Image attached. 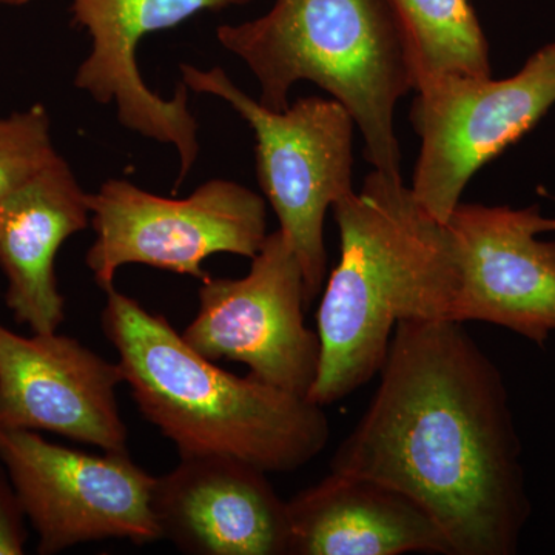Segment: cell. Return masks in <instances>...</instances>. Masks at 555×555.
<instances>
[{
  "mask_svg": "<svg viewBox=\"0 0 555 555\" xmlns=\"http://www.w3.org/2000/svg\"><path fill=\"white\" fill-rule=\"evenodd\" d=\"M332 473L418 503L454 555H513L532 514L502 372L452 320L401 321Z\"/></svg>",
  "mask_w": 555,
  "mask_h": 555,
  "instance_id": "obj_1",
  "label": "cell"
},
{
  "mask_svg": "<svg viewBox=\"0 0 555 555\" xmlns=\"http://www.w3.org/2000/svg\"><path fill=\"white\" fill-rule=\"evenodd\" d=\"M332 210L339 261L317 312L320 366L308 396L323 408L377 377L401 321L452 320L460 288L451 230L401 175L372 170Z\"/></svg>",
  "mask_w": 555,
  "mask_h": 555,
  "instance_id": "obj_2",
  "label": "cell"
},
{
  "mask_svg": "<svg viewBox=\"0 0 555 555\" xmlns=\"http://www.w3.org/2000/svg\"><path fill=\"white\" fill-rule=\"evenodd\" d=\"M102 331L147 422L185 456L225 455L268 474L301 469L327 447L323 406L199 356L166 317L105 291Z\"/></svg>",
  "mask_w": 555,
  "mask_h": 555,
  "instance_id": "obj_3",
  "label": "cell"
},
{
  "mask_svg": "<svg viewBox=\"0 0 555 555\" xmlns=\"http://www.w3.org/2000/svg\"><path fill=\"white\" fill-rule=\"evenodd\" d=\"M217 38L254 73L266 108L283 112L292 87L309 80L350 113L367 163L401 175L393 118L415 90V67L393 0H275L258 20L221 25Z\"/></svg>",
  "mask_w": 555,
  "mask_h": 555,
  "instance_id": "obj_4",
  "label": "cell"
},
{
  "mask_svg": "<svg viewBox=\"0 0 555 555\" xmlns=\"http://www.w3.org/2000/svg\"><path fill=\"white\" fill-rule=\"evenodd\" d=\"M181 82L228 102L255 131L257 179L305 275L306 305L327 275L324 219L353 190L352 116L338 101L301 98L283 112L266 108L224 69L181 64Z\"/></svg>",
  "mask_w": 555,
  "mask_h": 555,
  "instance_id": "obj_5",
  "label": "cell"
},
{
  "mask_svg": "<svg viewBox=\"0 0 555 555\" xmlns=\"http://www.w3.org/2000/svg\"><path fill=\"white\" fill-rule=\"evenodd\" d=\"M94 241L86 255L98 286H115L120 268L149 266L206 283L217 254L254 258L268 240V207L254 190L210 179L184 199L164 198L126 179L87 195Z\"/></svg>",
  "mask_w": 555,
  "mask_h": 555,
  "instance_id": "obj_6",
  "label": "cell"
},
{
  "mask_svg": "<svg viewBox=\"0 0 555 555\" xmlns=\"http://www.w3.org/2000/svg\"><path fill=\"white\" fill-rule=\"evenodd\" d=\"M411 122L418 134L412 192L447 222L481 167L516 144L555 104V42L506 79L447 75L416 86Z\"/></svg>",
  "mask_w": 555,
  "mask_h": 555,
  "instance_id": "obj_7",
  "label": "cell"
},
{
  "mask_svg": "<svg viewBox=\"0 0 555 555\" xmlns=\"http://www.w3.org/2000/svg\"><path fill=\"white\" fill-rule=\"evenodd\" d=\"M0 462L38 534L40 555L96 540L141 546L160 540L152 507L156 477L127 451L86 454L33 430H0Z\"/></svg>",
  "mask_w": 555,
  "mask_h": 555,
  "instance_id": "obj_8",
  "label": "cell"
},
{
  "mask_svg": "<svg viewBox=\"0 0 555 555\" xmlns=\"http://www.w3.org/2000/svg\"><path fill=\"white\" fill-rule=\"evenodd\" d=\"M199 309L182 338L211 361L246 364L248 374L308 397L320 366V338L305 324V275L278 229L243 278L201 284Z\"/></svg>",
  "mask_w": 555,
  "mask_h": 555,
  "instance_id": "obj_9",
  "label": "cell"
},
{
  "mask_svg": "<svg viewBox=\"0 0 555 555\" xmlns=\"http://www.w3.org/2000/svg\"><path fill=\"white\" fill-rule=\"evenodd\" d=\"M460 264L452 321H483L545 346L555 332V219L539 206L460 203L447 221Z\"/></svg>",
  "mask_w": 555,
  "mask_h": 555,
  "instance_id": "obj_10",
  "label": "cell"
},
{
  "mask_svg": "<svg viewBox=\"0 0 555 555\" xmlns=\"http://www.w3.org/2000/svg\"><path fill=\"white\" fill-rule=\"evenodd\" d=\"M254 0H72V22L91 38V51L75 75L76 89L98 104H115L120 126L179 155L177 188L199 155L198 122L189 89L179 83L164 100L149 89L138 68V47L152 33L170 30L203 11L244 7Z\"/></svg>",
  "mask_w": 555,
  "mask_h": 555,
  "instance_id": "obj_11",
  "label": "cell"
},
{
  "mask_svg": "<svg viewBox=\"0 0 555 555\" xmlns=\"http://www.w3.org/2000/svg\"><path fill=\"white\" fill-rule=\"evenodd\" d=\"M109 363L78 339L16 334L0 324V430H46L104 452L127 451L126 423Z\"/></svg>",
  "mask_w": 555,
  "mask_h": 555,
  "instance_id": "obj_12",
  "label": "cell"
},
{
  "mask_svg": "<svg viewBox=\"0 0 555 555\" xmlns=\"http://www.w3.org/2000/svg\"><path fill=\"white\" fill-rule=\"evenodd\" d=\"M160 539L192 555H288L287 502L268 473L225 455L185 456L156 477Z\"/></svg>",
  "mask_w": 555,
  "mask_h": 555,
  "instance_id": "obj_13",
  "label": "cell"
},
{
  "mask_svg": "<svg viewBox=\"0 0 555 555\" xmlns=\"http://www.w3.org/2000/svg\"><path fill=\"white\" fill-rule=\"evenodd\" d=\"M87 195L67 160L57 155L35 178L0 201V269L5 305L33 334L56 332L65 320L57 286L62 244L89 228Z\"/></svg>",
  "mask_w": 555,
  "mask_h": 555,
  "instance_id": "obj_14",
  "label": "cell"
},
{
  "mask_svg": "<svg viewBox=\"0 0 555 555\" xmlns=\"http://www.w3.org/2000/svg\"><path fill=\"white\" fill-rule=\"evenodd\" d=\"M288 555H454L418 503L371 478L332 473L287 502Z\"/></svg>",
  "mask_w": 555,
  "mask_h": 555,
  "instance_id": "obj_15",
  "label": "cell"
},
{
  "mask_svg": "<svg viewBox=\"0 0 555 555\" xmlns=\"http://www.w3.org/2000/svg\"><path fill=\"white\" fill-rule=\"evenodd\" d=\"M393 2L411 42L415 89L440 76H492L488 39L470 0Z\"/></svg>",
  "mask_w": 555,
  "mask_h": 555,
  "instance_id": "obj_16",
  "label": "cell"
},
{
  "mask_svg": "<svg viewBox=\"0 0 555 555\" xmlns=\"http://www.w3.org/2000/svg\"><path fill=\"white\" fill-rule=\"evenodd\" d=\"M51 119L42 104L0 118V201L56 158Z\"/></svg>",
  "mask_w": 555,
  "mask_h": 555,
  "instance_id": "obj_17",
  "label": "cell"
},
{
  "mask_svg": "<svg viewBox=\"0 0 555 555\" xmlns=\"http://www.w3.org/2000/svg\"><path fill=\"white\" fill-rule=\"evenodd\" d=\"M27 521L16 489L0 462V555L25 554Z\"/></svg>",
  "mask_w": 555,
  "mask_h": 555,
  "instance_id": "obj_18",
  "label": "cell"
},
{
  "mask_svg": "<svg viewBox=\"0 0 555 555\" xmlns=\"http://www.w3.org/2000/svg\"><path fill=\"white\" fill-rule=\"evenodd\" d=\"M28 2H30V0H0V5H3V7H24V5H27Z\"/></svg>",
  "mask_w": 555,
  "mask_h": 555,
  "instance_id": "obj_19",
  "label": "cell"
}]
</instances>
